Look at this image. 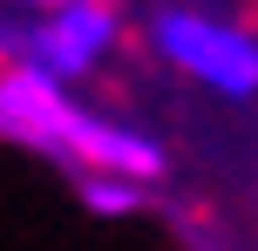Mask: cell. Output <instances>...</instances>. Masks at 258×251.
Segmentation results:
<instances>
[{
  "mask_svg": "<svg viewBox=\"0 0 258 251\" xmlns=\"http://www.w3.org/2000/svg\"><path fill=\"white\" fill-rule=\"evenodd\" d=\"M82 204L102 211V217H122V211L143 204V184H136V177H116V170H95L89 184H82Z\"/></svg>",
  "mask_w": 258,
  "mask_h": 251,
  "instance_id": "5b68a950",
  "label": "cell"
},
{
  "mask_svg": "<svg viewBox=\"0 0 258 251\" xmlns=\"http://www.w3.org/2000/svg\"><path fill=\"white\" fill-rule=\"evenodd\" d=\"M27 7H48V14H61V7H82V0H27Z\"/></svg>",
  "mask_w": 258,
  "mask_h": 251,
  "instance_id": "8992f818",
  "label": "cell"
},
{
  "mask_svg": "<svg viewBox=\"0 0 258 251\" xmlns=\"http://www.w3.org/2000/svg\"><path fill=\"white\" fill-rule=\"evenodd\" d=\"M0 129H7V136H27V143H41V149L61 156L68 129H75V102L61 95L54 75L14 61L7 75H0Z\"/></svg>",
  "mask_w": 258,
  "mask_h": 251,
  "instance_id": "3957f363",
  "label": "cell"
},
{
  "mask_svg": "<svg viewBox=\"0 0 258 251\" xmlns=\"http://www.w3.org/2000/svg\"><path fill=\"white\" fill-rule=\"evenodd\" d=\"M150 41L170 68H183L190 81H204L218 95H251L258 89V34H245L231 21H211V14H190V7H163Z\"/></svg>",
  "mask_w": 258,
  "mask_h": 251,
  "instance_id": "6da1fadb",
  "label": "cell"
},
{
  "mask_svg": "<svg viewBox=\"0 0 258 251\" xmlns=\"http://www.w3.org/2000/svg\"><path fill=\"white\" fill-rule=\"evenodd\" d=\"M61 156H82L89 170H116V177H136V184L163 177V149H156L150 136L122 129V122H102V116H89V109H75V129H68Z\"/></svg>",
  "mask_w": 258,
  "mask_h": 251,
  "instance_id": "277c9868",
  "label": "cell"
},
{
  "mask_svg": "<svg viewBox=\"0 0 258 251\" xmlns=\"http://www.w3.org/2000/svg\"><path fill=\"white\" fill-rule=\"evenodd\" d=\"M116 34H122L116 7H109V0H82V7H61L54 21H41L34 34H21L14 48H21L27 68H41V75H54V81H75V75H89V68L116 48Z\"/></svg>",
  "mask_w": 258,
  "mask_h": 251,
  "instance_id": "7a4b0ae2",
  "label": "cell"
}]
</instances>
